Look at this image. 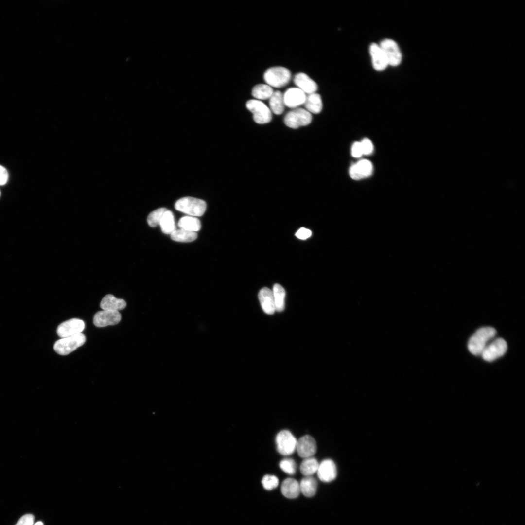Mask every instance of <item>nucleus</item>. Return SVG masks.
I'll list each match as a JSON object with an SVG mask.
<instances>
[{
	"instance_id": "36",
	"label": "nucleus",
	"mask_w": 525,
	"mask_h": 525,
	"mask_svg": "<svg viewBox=\"0 0 525 525\" xmlns=\"http://www.w3.org/2000/svg\"><path fill=\"white\" fill-rule=\"evenodd\" d=\"M295 235L297 238L300 239L304 240L308 238L311 236L312 232L307 228H301L298 230Z\"/></svg>"
},
{
	"instance_id": "23",
	"label": "nucleus",
	"mask_w": 525,
	"mask_h": 525,
	"mask_svg": "<svg viewBox=\"0 0 525 525\" xmlns=\"http://www.w3.org/2000/svg\"><path fill=\"white\" fill-rule=\"evenodd\" d=\"M163 233L171 234L175 230L174 215L172 211L167 210L164 213L159 223Z\"/></svg>"
},
{
	"instance_id": "20",
	"label": "nucleus",
	"mask_w": 525,
	"mask_h": 525,
	"mask_svg": "<svg viewBox=\"0 0 525 525\" xmlns=\"http://www.w3.org/2000/svg\"><path fill=\"white\" fill-rule=\"evenodd\" d=\"M304 105L306 110L310 113H319L322 108V102L320 95L316 92L308 94Z\"/></svg>"
},
{
	"instance_id": "12",
	"label": "nucleus",
	"mask_w": 525,
	"mask_h": 525,
	"mask_svg": "<svg viewBox=\"0 0 525 525\" xmlns=\"http://www.w3.org/2000/svg\"><path fill=\"white\" fill-rule=\"evenodd\" d=\"M296 449L301 457H311L317 450L316 441L312 436L305 435L297 440Z\"/></svg>"
},
{
	"instance_id": "33",
	"label": "nucleus",
	"mask_w": 525,
	"mask_h": 525,
	"mask_svg": "<svg viewBox=\"0 0 525 525\" xmlns=\"http://www.w3.org/2000/svg\"><path fill=\"white\" fill-rule=\"evenodd\" d=\"M360 143L363 155H368L371 154L373 152L374 149L373 145L369 139H364L360 142Z\"/></svg>"
},
{
	"instance_id": "10",
	"label": "nucleus",
	"mask_w": 525,
	"mask_h": 525,
	"mask_svg": "<svg viewBox=\"0 0 525 525\" xmlns=\"http://www.w3.org/2000/svg\"><path fill=\"white\" fill-rule=\"evenodd\" d=\"M85 326L82 320L72 318L61 323L57 327V333L61 338L68 337L81 333Z\"/></svg>"
},
{
	"instance_id": "11",
	"label": "nucleus",
	"mask_w": 525,
	"mask_h": 525,
	"mask_svg": "<svg viewBox=\"0 0 525 525\" xmlns=\"http://www.w3.org/2000/svg\"><path fill=\"white\" fill-rule=\"evenodd\" d=\"M121 319V315L118 311L103 310L95 314L93 323L97 327H103L116 325Z\"/></svg>"
},
{
	"instance_id": "1",
	"label": "nucleus",
	"mask_w": 525,
	"mask_h": 525,
	"mask_svg": "<svg viewBox=\"0 0 525 525\" xmlns=\"http://www.w3.org/2000/svg\"><path fill=\"white\" fill-rule=\"evenodd\" d=\"M496 330L491 327L479 328L470 338L468 348L474 355H480L489 344V342L496 335Z\"/></svg>"
},
{
	"instance_id": "28",
	"label": "nucleus",
	"mask_w": 525,
	"mask_h": 525,
	"mask_svg": "<svg viewBox=\"0 0 525 525\" xmlns=\"http://www.w3.org/2000/svg\"><path fill=\"white\" fill-rule=\"evenodd\" d=\"M197 237L196 232L181 228L175 229L171 234V237L173 240L180 242H192L195 240Z\"/></svg>"
},
{
	"instance_id": "9",
	"label": "nucleus",
	"mask_w": 525,
	"mask_h": 525,
	"mask_svg": "<svg viewBox=\"0 0 525 525\" xmlns=\"http://www.w3.org/2000/svg\"><path fill=\"white\" fill-rule=\"evenodd\" d=\"M379 45L385 53L388 65L396 66L400 64L402 53L395 41L391 39H385Z\"/></svg>"
},
{
	"instance_id": "35",
	"label": "nucleus",
	"mask_w": 525,
	"mask_h": 525,
	"mask_svg": "<svg viewBox=\"0 0 525 525\" xmlns=\"http://www.w3.org/2000/svg\"><path fill=\"white\" fill-rule=\"evenodd\" d=\"M351 154L354 158H359L363 155L360 142H355L351 147Z\"/></svg>"
},
{
	"instance_id": "3",
	"label": "nucleus",
	"mask_w": 525,
	"mask_h": 525,
	"mask_svg": "<svg viewBox=\"0 0 525 525\" xmlns=\"http://www.w3.org/2000/svg\"><path fill=\"white\" fill-rule=\"evenodd\" d=\"M291 74L286 68L277 66L271 67L264 72L263 78L266 84L270 87L281 88L290 81Z\"/></svg>"
},
{
	"instance_id": "27",
	"label": "nucleus",
	"mask_w": 525,
	"mask_h": 525,
	"mask_svg": "<svg viewBox=\"0 0 525 525\" xmlns=\"http://www.w3.org/2000/svg\"><path fill=\"white\" fill-rule=\"evenodd\" d=\"M273 92V88L267 84H260L253 87L252 95L258 100H266L269 99Z\"/></svg>"
},
{
	"instance_id": "24",
	"label": "nucleus",
	"mask_w": 525,
	"mask_h": 525,
	"mask_svg": "<svg viewBox=\"0 0 525 525\" xmlns=\"http://www.w3.org/2000/svg\"><path fill=\"white\" fill-rule=\"evenodd\" d=\"M269 105L271 110L277 115L282 113L284 108V103L282 93L277 90L274 91L269 98Z\"/></svg>"
},
{
	"instance_id": "8",
	"label": "nucleus",
	"mask_w": 525,
	"mask_h": 525,
	"mask_svg": "<svg viewBox=\"0 0 525 525\" xmlns=\"http://www.w3.org/2000/svg\"><path fill=\"white\" fill-rule=\"evenodd\" d=\"M507 348V343L504 339L496 338L487 345L481 355L484 360L491 362L503 356Z\"/></svg>"
},
{
	"instance_id": "13",
	"label": "nucleus",
	"mask_w": 525,
	"mask_h": 525,
	"mask_svg": "<svg viewBox=\"0 0 525 525\" xmlns=\"http://www.w3.org/2000/svg\"><path fill=\"white\" fill-rule=\"evenodd\" d=\"M285 105L296 108L304 104L306 94L298 88H290L283 94Z\"/></svg>"
},
{
	"instance_id": "17",
	"label": "nucleus",
	"mask_w": 525,
	"mask_h": 525,
	"mask_svg": "<svg viewBox=\"0 0 525 525\" xmlns=\"http://www.w3.org/2000/svg\"><path fill=\"white\" fill-rule=\"evenodd\" d=\"M258 297L263 311L268 315L274 314L276 309L272 291L264 287L260 291Z\"/></svg>"
},
{
	"instance_id": "7",
	"label": "nucleus",
	"mask_w": 525,
	"mask_h": 525,
	"mask_svg": "<svg viewBox=\"0 0 525 525\" xmlns=\"http://www.w3.org/2000/svg\"><path fill=\"white\" fill-rule=\"evenodd\" d=\"M297 439L288 430L280 431L276 436V442L278 452L282 455H289L296 449Z\"/></svg>"
},
{
	"instance_id": "37",
	"label": "nucleus",
	"mask_w": 525,
	"mask_h": 525,
	"mask_svg": "<svg viewBox=\"0 0 525 525\" xmlns=\"http://www.w3.org/2000/svg\"><path fill=\"white\" fill-rule=\"evenodd\" d=\"M349 173L350 176L353 179L359 180L363 178L355 164L350 167Z\"/></svg>"
},
{
	"instance_id": "31",
	"label": "nucleus",
	"mask_w": 525,
	"mask_h": 525,
	"mask_svg": "<svg viewBox=\"0 0 525 525\" xmlns=\"http://www.w3.org/2000/svg\"><path fill=\"white\" fill-rule=\"evenodd\" d=\"M279 465L280 469L287 474H294L296 472V463L292 459H284L280 462Z\"/></svg>"
},
{
	"instance_id": "5",
	"label": "nucleus",
	"mask_w": 525,
	"mask_h": 525,
	"mask_svg": "<svg viewBox=\"0 0 525 525\" xmlns=\"http://www.w3.org/2000/svg\"><path fill=\"white\" fill-rule=\"evenodd\" d=\"M246 106L252 113L256 123L264 124L271 120V110L262 102L256 99L250 100L247 102Z\"/></svg>"
},
{
	"instance_id": "4",
	"label": "nucleus",
	"mask_w": 525,
	"mask_h": 525,
	"mask_svg": "<svg viewBox=\"0 0 525 525\" xmlns=\"http://www.w3.org/2000/svg\"><path fill=\"white\" fill-rule=\"evenodd\" d=\"M86 340L85 335L82 333L62 338L56 341L53 349L60 355H68L78 347L82 346L85 343Z\"/></svg>"
},
{
	"instance_id": "32",
	"label": "nucleus",
	"mask_w": 525,
	"mask_h": 525,
	"mask_svg": "<svg viewBox=\"0 0 525 525\" xmlns=\"http://www.w3.org/2000/svg\"><path fill=\"white\" fill-rule=\"evenodd\" d=\"M262 483L265 489L271 490L278 486L279 480L275 475H265L262 479Z\"/></svg>"
},
{
	"instance_id": "26",
	"label": "nucleus",
	"mask_w": 525,
	"mask_h": 525,
	"mask_svg": "<svg viewBox=\"0 0 525 525\" xmlns=\"http://www.w3.org/2000/svg\"><path fill=\"white\" fill-rule=\"evenodd\" d=\"M319 464V463L315 458L312 457L305 458L301 463L300 472L305 476H311L317 472Z\"/></svg>"
},
{
	"instance_id": "14",
	"label": "nucleus",
	"mask_w": 525,
	"mask_h": 525,
	"mask_svg": "<svg viewBox=\"0 0 525 525\" xmlns=\"http://www.w3.org/2000/svg\"><path fill=\"white\" fill-rule=\"evenodd\" d=\"M317 473L321 481L325 482L332 481L337 476L336 465L331 459H325L319 464Z\"/></svg>"
},
{
	"instance_id": "16",
	"label": "nucleus",
	"mask_w": 525,
	"mask_h": 525,
	"mask_svg": "<svg viewBox=\"0 0 525 525\" xmlns=\"http://www.w3.org/2000/svg\"><path fill=\"white\" fill-rule=\"evenodd\" d=\"M294 82L297 88L305 94L315 93L318 88L316 83L308 75L303 72L298 73L295 75Z\"/></svg>"
},
{
	"instance_id": "6",
	"label": "nucleus",
	"mask_w": 525,
	"mask_h": 525,
	"mask_svg": "<svg viewBox=\"0 0 525 525\" xmlns=\"http://www.w3.org/2000/svg\"><path fill=\"white\" fill-rule=\"evenodd\" d=\"M312 119V115L307 110L302 108H296L286 114L284 121L289 127L297 128L309 124Z\"/></svg>"
},
{
	"instance_id": "39",
	"label": "nucleus",
	"mask_w": 525,
	"mask_h": 525,
	"mask_svg": "<svg viewBox=\"0 0 525 525\" xmlns=\"http://www.w3.org/2000/svg\"><path fill=\"white\" fill-rule=\"evenodd\" d=\"M34 525H43V524L42 522L39 521L36 522Z\"/></svg>"
},
{
	"instance_id": "25",
	"label": "nucleus",
	"mask_w": 525,
	"mask_h": 525,
	"mask_svg": "<svg viewBox=\"0 0 525 525\" xmlns=\"http://www.w3.org/2000/svg\"><path fill=\"white\" fill-rule=\"evenodd\" d=\"M273 295L276 311L281 312L284 309L285 291L280 284H275L273 288Z\"/></svg>"
},
{
	"instance_id": "18",
	"label": "nucleus",
	"mask_w": 525,
	"mask_h": 525,
	"mask_svg": "<svg viewBox=\"0 0 525 525\" xmlns=\"http://www.w3.org/2000/svg\"><path fill=\"white\" fill-rule=\"evenodd\" d=\"M126 306L124 300L117 298L111 294L105 296L100 303V307L103 310L118 311L124 309Z\"/></svg>"
},
{
	"instance_id": "15",
	"label": "nucleus",
	"mask_w": 525,
	"mask_h": 525,
	"mask_svg": "<svg viewBox=\"0 0 525 525\" xmlns=\"http://www.w3.org/2000/svg\"><path fill=\"white\" fill-rule=\"evenodd\" d=\"M369 52L373 66L376 70H383L388 66L385 53L379 44H371Z\"/></svg>"
},
{
	"instance_id": "40",
	"label": "nucleus",
	"mask_w": 525,
	"mask_h": 525,
	"mask_svg": "<svg viewBox=\"0 0 525 525\" xmlns=\"http://www.w3.org/2000/svg\"></svg>"
},
{
	"instance_id": "38",
	"label": "nucleus",
	"mask_w": 525,
	"mask_h": 525,
	"mask_svg": "<svg viewBox=\"0 0 525 525\" xmlns=\"http://www.w3.org/2000/svg\"><path fill=\"white\" fill-rule=\"evenodd\" d=\"M8 178V174L6 169L0 165V185L6 183Z\"/></svg>"
},
{
	"instance_id": "34",
	"label": "nucleus",
	"mask_w": 525,
	"mask_h": 525,
	"mask_svg": "<svg viewBox=\"0 0 525 525\" xmlns=\"http://www.w3.org/2000/svg\"><path fill=\"white\" fill-rule=\"evenodd\" d=\"M34 516L31 514L22 516L15 525H33Z\"/></svg>"
},
{
	"instance_id": "21",
	"label": "nucleus",
	"mask_w": 525,
	"mask_h": 525,
	"mask_svg": "<svg viewBox=\"0 0 525 525\" xmlns=\"http://www.w3.org/2000/svg\"><path fill=\"white\" fill-rule=\"evenodd\" d=\"M300 492L306 497L314 496L316 491L317 481L311 476H305L299 483Z\"/></svg>"
},
{
	"instance_id": "22",
	"label": "nucleus",
	"mask_w": 525,
	"mask_h": 525,
	"mask_svg": "<svg viewBox=\"0 0 525 525\" xmlns=\"http://www.w3.org/2000/svg\"><path fill=\"white\" fill-rule=\"evenodd\" d=\"M177 225L179 228L195 232L199 231L201 227L200 220L195 217L191 216L181 217Z\"/></svg>"
},
{
	"instance_id": "19",
	"label": "nucleus",
	"mask_w": 525,
	"mask_h": 525,
	"mask_svg": "<svg viewBox=\"0 0 525 525\" xmlns=\"http://www.w3.org/2000/svg\"><path fill=\"white\" fill-rule=\"evenodd\" d=\"M281 491L287 498H296L300 492L299 483L293 478H287L282 483Z\"/></svg>"
},
{
	"instance_id": "2",
	"label": "nucleus",
	"mask_w": 525,
	"mask_h": 525,
	"mask_svg": "<svg viewBox=\"0 0 525 525\" xmlns=\"http://www.w3.org/2000/svg\"><path fill=\"white\" fill-rule=\"evenodd\" d=\"M175 207L177 210L189 216L197 217L203 215L206 209V204L200 199L185 197L178 200Z\"/></svg>"
},
{
	"instance_id": "29",
	"label": "nucleus",
	"mask_w": 525,
	"mask_h": 525,
	"mask_svg": "<svg viewBox=\"0 0 525 525\" xmlns=\"http://www.w3.org/2000/svg\"><path fill=\"white\" fill-rule=\"evenodd\" d=\"M167 210V209L165 208H161L151 212L147 217L148 225L152 228L156 227L158 225H159L161 218Z\"/></svg>"
},
{
	"instance_id": "30",
	"label": "nucleus",
	"mask_w": 525,
	"mask_h": 525,
	"mask_svg": "<svg viewBox=\"0 0 525 525\" xmlns=\"http://www.w3.org/2000/svg\"><path fill=\"white\" fill-rule=\"evenodd\" d=\"M356 165L363 178L369 176L373 172V165L367 159H362L357 162Z\"/></svg>"
}]
</instances>
